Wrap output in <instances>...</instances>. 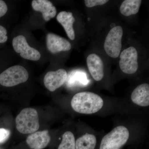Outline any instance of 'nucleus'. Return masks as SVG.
I'll list each match as a JSON object with an SVG mask.
<instances>
[{
  "label": "nucleus",
  "instance_id": "nucleus-17",
  "mask_svg": "<svg viewBox=\"0 0 149 149\" xmlns=\"http://www.w3.org/2000/svg\"><path fill=\"white\" fill-rule=\"evenodd\" d=\"M58 149H75V139L72 132L67 131L63 134Z\"/></svg>",
  "mask_w": 149,
  "mask_h": 149
},
{
  "label": "nucleus",
  "instance_id": "nucleus-12",
  "mask_svg": "<svg viewBox=\"0 0 149 149\" xmlns=\"http://www.w3.org/2000/svg\"><path fill=\"white\" fill-rule=\"evenodd\" d=\"M32 6L33 9L40 12L46 21L54 18L56 14V9L52 3L47 0H33Z\"/></svg>",
  "mask_w": 149,
  "mask_h": 149
},
{
  "label": "nucleus",
  "instance_id": "nucleus-15",
  "mask_svg": "<svg viewBox=\"0 0 149 149\" xmlns=\"http://www.w3.org/2000/svg\"><path fill=\"white\" fill-rule=\"evenodd\" d=\"M142 1L141 0H125L120 8V13L125 16L135 15L139 12Z\"/></svg>",
  "mask_w": 149,
  "mask_h": 149
},
{
  "label": "nucleus",
  "instance_id": "nucleus-18",
  "mask_svg": "<svg viewBox=\"0 0 149 149\" xmlns=\"http://www.w3.org/2000/svg\"><path fill=\"white\" fill-rule=\"evenodd\" d=\"M77 83H79V84L83 85L88 84V80L86 74L84 72L80 71L75 72L70 75L68 80V84L70 86L73 85Z\"/></svg>",
  "mask_w": 149,
  "mask_h": 149
},
{
  "label": "nucleus",
  "instance_id": "nucleus-3",
  "mask_svg": "<svg viewBox=\"0 0 149 149\" xmlns=\"http://www.w3.org/2000/svg\"><path fill=\"white\" fill-rule=\"evenodd\" d=\"M129 137V131L126 127L117 126L104 136L100 149H119L125 145Z\"/></svg>",
  "mask_w": 149,
  "mask_h": 149
},
{
  "label": "nucleus",
  "instance_id": "nucleus-10",
  "mask_svg": "<svg viewBox=\"0 0 149 149\" xmlns=\"http://www.w3.org/2000/svg\"><path fill=\"white\" fill-rule=\"evenodd\" d=\"M51 141L48 130L37 131L30 134L26 139V143L31 149L45 148Z\"/></svg>",
  "mask_w": 149,
  "mask_h": 149
},
{
  "label": "nucleus",
  "instance_id": "nucleus-23",
  "mask_svg": "<svg viewBox=\"0 0 149 149\" xmlns=\"http://www.w3.org/2000/svg\"><path fill=\"white\" fill-rule=\"evenodd\" d=\"M118 149V148H115V149Z\"/></svg>",
  "mask_w": 149,
  "mask_h": 149
},
{
  "label": "nucleus",
  "instance_id": "nucleus-19",
  "mask_svg": "<svg viewBox=\"0 0 149 149\" xmlns=\"http://www.w3.org/2000/svg\"><path fill=\"white\" fill-rule=\"evenodd\" d=\"M107 2V0H85V3L88 7L92 8L97 6L102 5Z\"/></svg>",
  "mask_w": 149,
  "mask_h": 149
},
{
  "label": "nucleus",
  "instance_id": "nucleus-1",
  "mask_svg": "<svg viewBox=\"0 0 149 149\" xmlns=\"http://www.w3.org/2000/svg\"><path fill=\"white\" fill-rule=\"evenodd\" d=\"M104 101L98 95L89 92L75 94L71 100V105L77 113L90 114L99 111L103 106Z\"/></svg>",
  "mask_w": 149,
  "mask_h": 149
},
{
  "label": "nucleus",
  "instance_id": "nucleus-7",
  "mask_svg": "<svg viewBox=\"0 0 149 149\" xmlns=\"http://www.w3.org/2000/svg\"><path fill=\"white\" fill-rule=\"evenodd\" d=\"M13 46L14 50L17 53L20 54V56L23 58L37 61L41 58L40 52L30 47L26 38L23 35H19L13 38Z\"/></svg>",
  "mask_w": 149,
  "mask_h": 149
},
{
  "label": "nucleus",
  "instance_id": "nucleus-11",
  "mask_svg": "<svg viewBox=\"0 0 149 149\" xmlns=\"http://www.w3.org/2000/svg\"><path fill=\"white\" fill-rule=\"evenodd\" d=\"M88 69L96 81L101 80L104 76V63L101 58L96 54L89 55L87 58Z\"/></svg>",
  "mask_w": 149,
  "mask_h": 149
},
{
  "label": "nucleus",
  "instance_id": "nucleus-2",
  "mask_svg": "<svg viewBox=\"0 0 149 149\" xmlns=\"http://www.w3.org/2000/svg\"><path fill=\"white\" fill-rule=\"evenodd\" d=\"M15 122L17 129L22 134H32L40 128L38 113L32 108L22 110L17 116Z\"/></svg>",
  "mask_w": 149,
  "mask_h": 149
},
{
  "label": "nucleus",
  "instance_id": "nucleus-16",
  "mask_svg": "<svg viewBox=\"0 0 149 149\" xmlns=\"http://www.w3.org/2000/svg\"><path fill=\"white\" fill-rule=\"evenodd\" d=\"M96 143L95 136L86 133L77 139L75 142V149H95Z\"/></svg>",
  "mask_w": 149,
  "mask_h": 149
},
{
  "label": "nucleus",
  "instance_id": "nucleus-14",
  "mask_svg": "<svg viewBox=\"0 0 149 149\" xmlns=\"http://www.w3.org/2000/svg\"><path fill=\"white\" fill-rule=\"evenodd\" d=\"M56 19L64 28L69 39L72 40H74L75 34L73 28V24L75 21V19L72 15V13L61 12L58 15Z\"/></svg>",
  "mask_w": 149,
  "mask_h": 149
},
{
  "label": "nucleus",
  "instance_id": "nucleus-20",
  "mask_svg": "<svg viewBox=\"0 0 149 149\" xmlns=\"http://www.w3.org/2000/svg\"><path fill=\"white\" fill-rule=\"evenodd\" d=\"M10 132L8 129L0 128V143H3L8 139Z\"/></svg>",
  "mask_w": 149,
  "mask_h": 149
},
{
  "label": "nucleus",
  "instance_id": "nucleus-4",
  "mask_svg": "<svg viewBox=\"0 0 149 149\" xmlns=\"http://www.w3.org/2000/svg\"><path fill=\"white\" fill-rule=\"evenodd\" d=\"M29 78V73L21 65L10 67L0 74V84L6 87L16 86L25 83Z\"/></svg>",
  "mask_w": 149,
  "mask_h": 149
},
{
  "label": "nucleus",
  "instance_id": "nucleus-5",
  "mask_svg": "<svg viewBox=\"0 0 149 149\" xmlns=\"http://www.w3.org/2000/svg\"><path fill=\"white\" fill-rule=\"evenodd\" d=\"M123 35L122 27L116 26L112 28L107 35L104 44V49L107 54L111 57L116 58L120 55Z\"/></svg>",
  "mask_w": 149,
  "mask_h": 149
},
{
  "label": "nucleus",
  "instance_id": "nucleus-21",
  "mask_svg": "<svg viewBox=\"0 0 149 149\" xmlns=\"http://www.w3.org/2000/svg\"><path fill=\"white\" fill-rule=\"evenodd\" d=\"M6 29L4 27L0 25V43L5 42L8 40V37L7 36Z\"/></svg>",
  "mask_w": 149,
  "mask_h": 149
},
{
  "label": "nucleus",
  "instance_id": "nucleus-6",
  "mask_svg": "<svg viewBox=\"0 0 149 149\" xmlns=\"http://www.w3.org/2000/svg\"><path fill=\"white\" fill-rule=\"evenodd\" d=\"M138 58V52L133 47H130L123 51L119 61V66L122 72L128 74L135 73L139 68Z\"/></svg>",
  "mask_w": 149,
  "mask_h": 149
},
{
  "label": "nucleus",
  "instance_id": "nucleus-13",
  "mask_svg": "<svg viewBox=\"0 0 149 149\" xmlns=\"http://www.w3.org/2000/svg\"><path fill=\"white\" fill-rule=\"evenodd\" d=\"M133 102L141 107L149 105V85L147 83L139 85L134 89L131 95Z\"/></svg>",
  "mask_w": 149,
  "mask_h": 149
},
{
  "label": "nucleus",
  "instance_id": "nucleus-22",
  "mask_svg": "<svg viewBox=\"0 0 149 149\" xmlns=\"http://www.w3.org/2000/svg\"><path fill=\"white\" fill-rule=\"evenodd\" d=\"M8 11V7L4 1L0 0V18L4 16Z\"/></svg>",
  "mask_w": 149,
  "mask_h": 149
},
{
  "label": "nucleus",
  "instance_id": "nucleus-8",
  "mask_svg": "<svg viewBox=\"0 0 149 149\" xmlns=\"http://www.w3.org/2000/svg\"><path fill=\"white\" fill-rule=\"evenodd\" d=\"M66 70L59 69L56 71H50L45 75L44 83L46 88L51 92H54L62 86L67 80Z\"/></svg>",
  "mask_w": 149,
  "mask_h": 149
},
{
  "label": "nucleus",
  "instance_id": "nucleus-9",
  "mask_svg": "<svg viewBox=\"0 0 149 149\" xmlns=\"http://www.w3.org/2000/svg\"><path fill=\"white\" fill-rule=\"evenodd\" d=\"M47 46L48 50L52 54L68 51L71 48V44L67 40L52 33L47 35Z\"/></svg>",
  "mask_w": 149,
  "mask_h": 149
}]
</instances>
